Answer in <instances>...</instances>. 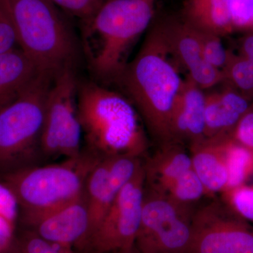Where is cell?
I'll use <instances>...</instances> for the list:
<instances>
[{
  "label": "cell",
  "mask_w": 253,
  "mask_h": 253,
  "mask_svg": "<svg viewBox=\"0 0 253 253\" xmlns=\"http://www.w3.org/2000/svg\"><path fill=\"white\" fill-rule=\"evenodd\" d=\"M229 9L234 33L253 31V0H229Z\"/></svg>",
  "instance_id": "4316f807"
},
{
  "label": "cell",
  "mask_w": 253,
  "mask_h": 253,
  "mask_svg": "<svg viewBox=\"0 0 253 253\" xmlns=\"http://www.w3.org/2000/svg\"><path fill=\"white\" fill-rule=\"evenodd\" d=\"M13 253H73L72 251L42 239L29 229L20 227Z\"/></svg>",
  "instance_id": "d4e9b609"
},
{
  "label": "cell",
  "mask_w": 253,
  "mask_h": 253,
  "mask_svg": "<svg viewBox=\"0 0 253 253\" xmlns=\"http://www.w3.org/2000/svg\"><path fill=\"white\" fill-rule=\"evenodd\" d=\"M99 160L83 151L60 163H42L0 175L17 199L20 226L83 196L88 175Z\"/></svg>",
  "instance_id": "5b68a950"
},
{
  "label": "cell",
  "mask_w": 253,
  "mask_h": 253,
  "mask_svg": "<svg viewBox=\"0 0 253 253\" xmlns=\"http://www.w3.org/2000/svg\"><path fill=\"white\" fill-rule=\"evenodd\" d=\"M146 186L162 194L168 186L192 168L191 153L184 145L169 142L158 145V149L143 161Z\"/></svg>",
  "instance_id": "9a60e30c"
},
{
  "label": "cell",
  "mask_w": 253,
  "mask_h": 253,
  "mask_svg": "<svg viewBox=\"0 0 253 253\" xmlns=\"http://www.w3.org/2000/svg\"><path fill=\"white\" fill-rule=\"evenodd\" d=\"M40 73L20 49L0 54V109L14 101Z\"/></svg>",
  "instance_id": "e0dca14e"
},
{
  "label": "cell",
  "mask_w": 253,
  "mask_h": 253,
  "mask_svg": "<svg viewBox=\"0 0 253 253\" xmlns=\"http://www.w3.org/2000/svg\"><path fill=\"white\" fill-rule=\"evenodd\" d=\"M42 239L72 251L84 247L90 233V217L84 194L20 226Z\"/></svg>",
  "instance_id": "7c38bea8"
},
{
  "label": "cell",
  "mask_w": 253,
  "mask_h": 253,
  "mask_svg": "<svg viewBox=\"0 0 253 253\" xmlns=\"http://www.w3.org/2000/svg\"><path fill=\"white\" fill-rule=\"evenodd\" d=\"M229 136L253 150V102L239 120Z\"/></svg>",
  "instance_id": "83f0119b"
},
{
  "label": "cell",
  "mask_w": 253,
  "mask_h": 253,
  "mask_svg": "<svg viewBox=\"0 0 253 253\" xmlns=\"http://www.w3.org/2000/svg\"><path fill=\"white\" fill-rule=\"evenodd\" d=\"M184 81L156 21L113 84L132 103L149 135L161 145L171 141L173 112Z\"/></svg>",
  "instance_id": "6da1fadb"
},
{
  "label": "cell",
  "mask_w": 253,
  "mask_h": 253,
  "mask_svg": "<svg viewBox=\"0 0 253 253\" xmlns=\"http://www.w3.org/2000/svg\"><path fill=\"white\" fill-rule=\"evenodd\" d=\"M16 33L19 49L40 71L56 77L76 68L80 47L61 10L50 0H0Z\"/></svg>",
  "instance_id": "277c9868"
},
{
  "label": "cell",
  "mask_w": 253,
  "mask_h": 253,
  "mask_svg": "<svg viewBox=\"0 0 253 253\" xmlns=\"http://www.w3.org/2000/svg\"><path fill=\"white\" fill-rule=\"evenodd\" d=\"M78 111L83 151L98 159L146 157V127L134 105L121 91L94 80L79 81Z\"/></svg>",
  "instance_id": "7a4b0ae2"
},
{
  "label": "cell",
  "mask_w": 253,
  "mask_h": 253,
  "mask_svg": "<svg viewBox=\"0 0 253 253\" xmlns=\"http://www.w3.org/2000/svg\"><path fill=\"white\" fill-rule=\"evenodd\" d=\"M157 21L169 52L179 67L204 90L212 89L224 81L222 71L205 59L197 31L180 17L169 16Z\"/></svg>",
  "instance_id": "8fae6325"
},
{
  "label": "cell",
  "mask_w": 253,
  "mask_h": 253,
  "mask_svg": "<svg viewBox=\"0 0 253 253\" xmlns=\"http://www.w3.org/2000/svg\"><path fill=\"white\" fill-rule=\"evenodd\" d=\"M221 139H206L190 148L192 168L206 189L207 196L222 194L226 189L228 172Z\"/></svg>",
  "instance_id": "2e32d148"
},
{
  "label": "cell",
  "mask_w": 253,
  "mask_h": 253,
  "mask_svg": "<svg viewBox=\"0 0 253 253\" xmlns=\"http://www.w3.org/2000/svg\"><path fill=\"white\" fill-rule=\"evenodd\" d=\"M222 200L241 218L253 225V186H238L221 194Z\"/></svg>",
  "instance_id": "cb8c5ba5"
},
{
  "label": "cell",
  "mask_w": 253,
  "mask_h": 253,
  "mask_svg": "<svg viewBox=\"0 0 253 253\" xmlns=\"http://www.w3.org/2000/svg\"><path fill=\"white\" fill-rule=\"evenodd\" d=\"M66 14L81 23L90 20L103 4L101 0H50Z\"/></svg>",
  "instance_id": "484cf974"
},
{
  "label": "cell",
  "mask_w": 253,
  "mask_h": 253,
  "mask_svg": "<svg viewBox=\"0 0 253 253\" xmlns=\"http://www.w3.org/2000/svg\"><path fill=\"white\" fill-rule=\"evenodd\" d=\"M229 0H184L180 17L191 27L224 37L233 32Z\"/></svg>",
  "instance_id": "ac0fdd59"
},
{
  "label": "cell",
  "mask_w": 253,
  "mask_h": 253,
  "mask_svg": "<svg viewBox=\"0 0 253 253\" xmlns=\"http://www.w3.org/2000/svg\"><path fill=\"white\" fill-rule=\"evenodd\" d=\"M186 253H253V225L214 200L193 214Z\"/></svg>",
  "instance_id": "30bf717a"
},
{
  "label": "cell",
  "mask_w": 253,
  "mask_h": 253,
  "mask_svg": "<svg viewBox=\"0 0 253 253\" xmlns=\"http://www.w3.org/2000/svg\"><path fill=\"white\" fill-rule=\"evenodd\" d=\"M19 205L9 186L0 180V253H13L20 229Z\"/></svg>",
  "instance_id": "ffe728a7"
},
{
  "label": "cell",
  "mask_w": 253,
  "mask_h": 253,
  "mask_svg": "<svg viewBox=\"0 0 253 253\" xmlns=\"http://www.w3.org/2000/svg\"><path fill=\"white\" fill-rule=\"evenodd\" d=\"M253 62V31L244 33L239 42V54Z\"/></svg>",
  "instance_id": "f546056e"
},
{
  "label": "cell",
  "mask_w": 253,
  "mask_h": 253,
  "mask_svg": "<svg viewBox=\"0 0 253 253\" xmlns=\"http://www.w3.org/2000/svg\"><path fill=\"white\" fill-rule=\"evenodd\" d=\"M224 81L246 99L253 102V62L229 50V58L222 70Z\"/></svg>",
  "instance_id": "7402d4cb"
},
{
  "label": "cell",
  "mask_w": 253,
  "mask_h": 253,
  "mask_svg": "<svg viewBox=\"0 0 253 253\" xmlns=\"http://www.w3.org/2000/svg\"><path fill=\"white\" fill-rule=\"evenodd\" d=\"M109 1V0H101V1H102L103 4L104 3L106 2V1Z\"/></svg>",
  "instance_id": "1f68e13d"
},
{
  "label": "cell",
  "mask_w": 253,
  "mask_h": 253,
  "mask_svg": "<svg viewBox=\"0 0 253 253\" xmlns=\"http://www.w3.org/2000/svg\"><path fill=\"white\" fill-rule=\"evenodd\" d=\"M161 195L176 206L194 212L192 211L194 205L207 194L201 179L191 168L176 178Z\"/></svg>",
  "instance_id": "44dd1931"
},
{
  "label": "cell",
  "mask_w": 253,
  "mask_h": 253,
  "mask_svg": "<svg viewBox=\"0 0 253 253\" xmlns=\"http://www.w3.org/2000/svg\"><path fill=\"white\" fill-rule=\"evenodd\" d=\"M16 33L11 20L0 4V54L16 49Z\"/></svg>",
  "instance_id": "f1b7e54d"
},
{
  "label": "cell",
  "mask_w": 253,
  "mask_h": 253,
  "mask_svg": "<svg viewBox=\"0 0 253 253\" xmlns=\"http://www.w3.org/2000/svg\"><path fill=\"white\" fill-rule=\"evenodd\" d=\"M78 83L76 68L65 69L52 82L46 98L41 136L43 163L61 157H77L83 152Z\"/></svg>",
  "instance_id": "52a82bcc"
},
{
  "label": "cell",
  "mask_w": 253,
  "mask_h": 253,
  "mask_svg": "<svg viewBox=\"0 0 253 253\" xmlns=\"http://www.w3.org/2000/svg\"><path fill=\"white\" fill-rule=\"evenodd\" d=\"M110 253H139L137 250L135 249V247L132 248V249L127 250H123V251H116V252H112Z\"/></svg>",
  "instance_id": "4dcf8cb0"
},
{
  "label": "cell",
  "mask_w": 253,
  "mask_h": 253,
  "mask_svg": "<svg viewBox=\"0 0 253 253\" xmlns=\"http://www.w3.org/2000/svg\"><path fill=\"white\" fill-rule=\"evenodd\" d=\"M206 91L186 76L171 123V141L188 149L206 140L205 136Z\"/></svg>",
  "instance_id": "4fadbf2b"
},
{
  "label": "cell",
  "mask_w": 253,
  "mask_h": 253,
  "mask_svg": "<svg viewBox=\"0 0 253 253\" xmlns=\"http://www.w3.org/2000/svg\"><path fill=\"white\" fill-rule=\"evenodd\" d=\"M219 91L206 92L205 136L215 140L230 136L253 102L223 82Z\"/></svg>",
  "instance_id": "5bb4252c"
},
{
  "label": "cell",
  "mask_w": 253,
  "mask_h": 253,
  "mask_svg": "<svg viewBox=\"0 0 253 253\" xmlns=\"http://www.w3.org/2000/svg\"><path fill=\"white\" fill-rule=\"evenodd\" d=\"M146 180L144 166L123 186L81 251L110 253L132 249L140 226Z\"/></svg>",
  "instance_id": "9c48e42d"
},
{
  "label": "cell",
  "mask_w": 253,
  "mask_h": 253,
  "mask_svg": "<svg viewBox=\"0 0 253 253\" xmlns=\"http://www.w3.org/2000/svg\"><path fill=\"white\" fill-rule=\"evenodd\" d=\"M221 144L228 172L226 191L246 184L253 176V150L230 136L222 139Z\"/></svg>",
  "instance_id": "d6986e66"
},
{
  "label": "cell",
  "mask_w": 253,
  "mask_h": 253,
  "mask_svg": "<svg viewBox=\"0 0 253 253\" xmlns=\"http://www.w3.org/2000/svg\"><path fill=\"white\" fill-rule=\"evenodd\" d=\"M156 0H109L81 23L82 45L94 81L113 83L136 41L152 24Z\"/></svg>",
  "instance_id": "3957f363"
},
{
  "label": "cell",
  "mask_w": 253,
  "mask_h": 253,
  "mask_svg": "<svg viewBox=\"0 0 253 253\" xmlns=\"http://www.w3.org/2000/svg\"><path fill=\"white\" fill-rule=\"evenodd\" d=\"M194 212L146 186L134 247L139 253H186Z\"/></svg>",
  "instance_id": "ba28073f"
},
{
  "label": "cell",
  "mask_w": 253,
  "mask_h": 253,
  "mask_svg": "<svg viewBox=\"0 0 253 253\" xmlns=\"http://www.w3.org/2000/svg\"><path fill=\"white\" fill-rule=\"evenodd\" d=\"M54 78L40 73L14 101L0 109V175L44 163L41 136Z\"/></svg>",
  "instance_id": "8992f818"
},
{
  "label": "cell",
  "mask_w": 253,
  "mask_h": 253,
  "mask_svg": "<svg viewBox=\"0 0 253 253\" xmlns=\"http://www.w3.org/2000/svg\"><path fill=\"white\" fill-rule=\"evenodd\" d=\"M196 30L205 59L213 67L222 71L229 58V50L223 44L221 37L209 32Z\"/></svg>",
  "instance_id": "603a6c76"
},
{
  "label": "cell",
  "mask_w": 253,
  "mask_h": 253,
  "mask_svg": "<svg viewBox=\"0 0 253 253\" xmlns=\"http://www.w3.org/2000/svg\"></svg>",
  "instance_id": "d6a6232c"
}]
</instances>
